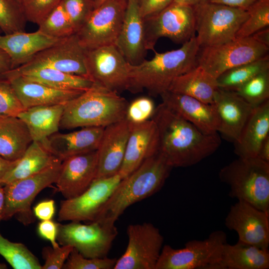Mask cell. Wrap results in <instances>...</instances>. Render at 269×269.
I'll return each mask as SVG.
<instances>
[{"instance_id":"cell-1","label":"cell","mask_w":269,"mask_h":269,"mask_svg":"<svg viewBox=\"0 0 269 269\" xmlns=\"http://www.w3.org/2000/svg\"><path fill=\"white\" fill-rule=\"evenodd\" d=\"M156 126L158 153L172 168L195 165L214 153L221 140L206 134L169 110L162 103L151 118Z\"/></svg>"},{"instance_id":"cell-2","label":"cell","mask_w":269,"mask_h":269,"mask_svg":"<svg viewBox=\"0 0 269 269\" xmlns=\"http://www.w3.org/2000/svg\"><path fill=\"white\" fill-rule=\"evenodd\" d=\"M199 47L195 36L179 48L162 53L154 51L151 59L131 65L128 90L137 93L145 90L151 95L160 96L176 77L197 66Z\"/></svg>"},{"instance_id":"cell-3","label":"cell","mask_w":269,"mask_h":269,"mask_svg":"<svg viewBox=\"0 0 269 269\" xmlns=\"http://www.w3.org/2000/svg\"><path fill=\"white\" fill-rule=\"evenodd\" d=\"M172 169L158 152L146 159L121 180L94 221L115 224L129 206L158 192Z\"/></svg>"},{"instance_id":"cell-4","label":"cell","mask_w":269,"mask_h":269,"mask_svg":"<svg viewBox=\"0 0 269 269\" xmlns=\"http://www.w3.org/2000/svg\"><path fill=\"white\" fill-rule=\"evenodd\" d=\"M129 103L116 92L94 83L64 107L60 127H106L126 119Z\"/></svg>"},{"instance_id":"cell-5","label":"cell","mask_w":269,"mask_h":269,"mask_svg":"<svg viewBox=\"0 0 269 269\" xmlns=\"http://www.w3.org/2000/svg\"><path fill=\"white\" fill-rule=\"evenodd\" d=\"M219 177L229 186L231 197L269 214V163L238 157L220 169Z\"/></svg>"},{"instance_id":"cell-6","label":"cell","mask_w":269,"mask_h":269,"mask_svg":"<svg viewBox=\"0 0 269 269\" xmlns=\"http://www.w3.org/2000/svg\"><path fill=\"white\" fill-rule=\"evenodd\" d=\"M193 8L196 37L200 47L220 45L235 39L239 29L248 16L247 10L208 0Z\"/></svg>"},{"instance_id":"cell-7","label":"cell","mask_w":269,"mask_h":269,"mask_svg":"<svg viewBox=\"0 0 269 269\" xmlns=\"http://www.w3.org/2000/svg\"><path fill=\"white\" fill-rule=\"evenodd\" d=\"M226 233L221 230L212 232L203 240H190L183 248L163 246L155 269H220V263Z\"/></svg>"},{"instance_id":"cell-8","label":"cell","mask_w":269,"mask_h":269,"mask_svg":"<svg viewBox=\"0 0 269 269\" xmlns=\"http://www.w3.org/2000/svg\"><path fill=\"white\" fill-rule=\"evenodd\" d=\"M62 161L58 158L43 170L4 185L2 220H8L15 216L24 225L33 222L34 218L31 210V204L41 190L55 183L61 170Z\"/></svg>"},{"instance_id":"cell-9","label":"cell","mask_w":269,"mask_h":269,"mask_svg":"<svg viewBox=\"0 0 269 269\" xmlns=\"http://www.w3.org/2000/svg\"><path fill=\"white\" fill-rule=\"evenodd\" d=\"M269 48L251 36L213 46L200 47L197 65L217 78L226 71L269 55Z\"/></svg>"},{"instance_id":"cell-10","label":"cell","mask_w":269,"mask_h":269,"mask_svg":"<svg viewBox=\"0 0 269 269\" xmlns=\"http://www.w3.org/2000/svg\"><path fill=\"white\" fill-rule=\"evenodd\" d=\"M127 3L128 0H106L94 8L75 33L85 50L115 44Z\"/></svg>"},{"instance_id":"cell-11","label":"cell","mask_w":269,"mask_h":269,"mask_svg":"<svg viewBox=\"0 0 269 269\" xmlns=\"http://www.w3.org/2000/svg\"><path fill=\"white\" fill-rule=\"evenodd\" d=\"M41 68L53 69L88 77L85 50L75 33L40 51L27 63L0 75L9 79L26 71Z\"/></svg>"},{"instance_id":"cell-12","label":"cell","mask_w":269,"mask_h":269,"mask_svg":"<svg viewBox=\"0 0 269 269\" xmlns=\"http://www.w3.org/2000/svg\"><path fill=\"white\" fill-rule=\"evenodd\" d=\"M143 20L147 50L155 51V44L161 37L182 44L196 36L193 6L170 4L159 13Z\"/></svg>"},{"instance_id":"cell-13","label":"cell","mask_w":269,"mask_h":269,"mask_svg":"<svg viewBox=\"0 0 269 269\" xmlns=\"http://www.w3.org/2000/svg\"><path fill=\"white\" fill-rule=\"evenodd\" d=\"M115 224L101 221L83 224L73 222L59 224L57 239L62 245L73 247L87 258L107 257L118 235Z\"/></svg>"},{"instance_id":"cell-14","label":"cell","mask_w":269,"mask_h":269,"mask_svg":"<svg viewBox=\"0 0 269 269\" xmlns=\"http://www.w3.org/2000/svg\"><path fill=\"white\" fill-rule=\"evenodd\" d=\"M85 64L94 83L118 93L128 90L131 64L115 45L85 50Z\"/></svg>"},{"instance_id":"cell-15","label":"cell","mask_w":269,"mask_h":269,"mask_svg":"<svg viewBox=\"0 0 269 269\" xmlns=\"http://www.w3.org/2000/svg\"><path fill=\"white\" fill-rule=\"evenodd\" d=\"M128 244L114 269H155L164 239L150 223L131 224L127 230Z\"/></svg>"},{"instance_id":"cell-16","label":"cell","mask_w":269,"mask_h":269,"mask_svg":"<svg viewBox=\"0 0 269 269\" xmlns=\"http://www.w3.org/2000/svg\"><path fill=\"white\" fill-rule=\"evenodd\" d=\"M122 179L119 173L108 177L95 178L81 194L61 201L58 220L95 221Z\"/></svg>"},{"instance_id":"cell-17","label":"cell","mask_w":269,"mask_h":269,"mask_svg":"<svg viewBox=\"0 0 269 269\" xmlns=\"http://www.w3.org/2000/svg\"><path fill=\"white\" fill-rule=\"evenodd\" d=\"M225 224L229 229L236 232L238 241L268 250L269 214L238 200L231 206Z\"/></svg>"},{"instance_id":"cell-18","label":"cell","mask_w":269,"mask_h":269,"mask_svg":"<svg viewBox=\"0 0 269 269\" xmlns=\"http://www.w3.org/2000/svg\"><path fill=\"white\" fill-rule=\"evenodd\" d=\"M97 166V150L63 160L55 183L57 190L66 199L80 195L96 178Z\"/></svg>"},{"instance_id":"cell-19","label":"cell","mask_w":269,"mask_h":269,"mask_svg":"<svg viewBox=\"0 0 269 269\" xmlns=\"http://www.w3.org/2000/svg\"><path fill=\"white\" fill-rule=\"evenodd\" d=\"M130 133V123L126 119L104 128L97 149L96 178H105L119 173L123 163Z\"/></svg>"},{"instance_id":"cell-20","label":"cell","mask_w":269,"mask_h":269,"mask_svg":"<svg viewBox=\"0 0 269 269\" xmlns=\"http://www.w3.org/2000/svg\"><path fill=\"white\" fill-rule=\"evenodd\" d=\"M158 152V136L154 122L150 119L139 124L130 123L125 157L119 171L122 179Z\"/></svg>"},{"instance_id":"cell-21","label":"cell","mask_w":269,"mask_h":269,"mask_svg":"<svg viewBox=\"0 0 269 269\" xmlns=\"http://www.w3.org/2000/svg\"><path fill=\"white\" fill-rule=\"evenodd\" d=\"M213 105L219 120L218 132L234 143L236 142L254 107L235 92L219 88Z\"/></svg>"},{"instance_id":"cell-22","label":"cell","mask_w":269,"mask_h":269,"mask_svg":"<svg viewBox=\"0 0 269 269\" xmlns=\"http://www.w3.org/2000/svg\"><path fill=\"white\" fill-rule=\"evenodd\" d=\"M160 96L162 103L169 110L202 132L208 134L218 133L219 120L213 104L168 90Z\"/></svg>"},{"instance_id":"cell-23","label":"cell","mask_w":269,"mask_h":269,"mask_svg":"<svg viewBox=\"0 0 269 269\" xmlns=\"http://www.w3.org/2000/svg\"><path fill=\"white\" fill-rule=\"evenodd\" d=\"M115 45L132 65L144 60L147 50L144 44V25L137 0H128L124 19Z\"/></svg>"},{"instance_id":"cell-24","label":"cell","mask_w":269,"mask_h":269,"mask_svg":"<svg viewBox=\"0 0 269 269\" xmlns=\"http://www.w3.org/2000/svg\"><path fill=\"white\" fill-rule=\"evenodd\" d=\"M104 128L85 127L68 133L57 132L49 136L43 146L63 161L74 155L97 150Z\"/></svg>"},{"instance_id":"cell-25","label":"cell","mask_w":269,"mask_h":269,"mask_svg":"<svg viewBox=\"0 0 269 269\" xmlns=\"http://www.w3.org/2000/svg\"><path fill=\"white\" fill-rule=\"evenodd\" d=\"M61 39L49 36L38 29L32 32L17 31L0 34V48L9 57L12 69L27 63L37 53Z\"/></svg>"},{"instance_id":"cell-26","label":"cell","mask_w":269,"mask_h":269,"mask_svg":"<svg viewBox=\"0 0 269 269\" xmlns=\"http://www.w3.org/2000/svg\"><path fill=\"white\" fill-rule=\"evenodd\" d=\"M7 79L25 109L37 106L66 105L85 91L57 89L21 76Z\"/></svg>"},{"instance_id":"cell-27","label":"cell","mask_w":269,"mask_h":269,"mask_svg":"<svg viewBox=\"0 0 269 269\" xmlns=\"http://www.w3.org/2000/svg\"><path fill=\"white\" fill-rule=\"evenodd\" d=\"M269 136V100L255 107L248 119L234 152L240 157H257L259 149Z\"/></svg>"},{"instance_id":"cell-28","label":"cell","mask_w":269,"mask_h":269,"mask_svg":"<svg viewBox=\"0 0 269 269\" xmlns=\"http://www.w3.org/2000/svg\"><path fill=\"white\" fill-rule=\"evenodd\" d=\"M65 105L37 106L27 108L17 116L25 125L32 141L44 145L57 133Z\"/></svg>"},{"instance_id":"cell-29","label":"cell","mask_w":269,"mask_h":269,"mask_svg":"<svg viewBox=\"0 0 269 269\" xmlns=\"http://www.w3.org/2000/svg\"><path fill=\"white\" fill-rule=\"evenodd\" d=\"M218 89L217 79L197 65L176 77L171 83L168 90L193 97L207 104H213L214 96Z\"/></svg>"},{"instance_id":"cell-30","label":"cell","mask_w":269,"mask_h":269,"mask_svg":"<svg viewBox=\"0 0 269 269\" xmlns=\"http://www.w3.org/2000/svg\"><path fill=\"white\" fill-rule=\"evenodd\" d=\"M220 269H268L269 252L257 246L238 241L223 246Z\"/></svg>"},{"instance_id":"cell-31","label":"cell","mask_w":269,"mask_h":269,"mask_svg":"<svg viewBox=\"0 0 269 269\" xmlns=\"http://www.w3.org/2000/svg\"><path fill=\"white\" fill-rule=\"evenodd\" d=\"M32 140L24 123L17 117H0V156L19 159Z\"/></svg>"},{"instance_id":"cell-32","label":"cell","mask_w":269,"mask_h":269,"mask_svg":"<svg viewBox=\"0 0 269 269\" xmlns=\"http://www.w3.org/2000/svg\"><path fill=\"white\" fill-rule=\"evenodd\" d=\"M57 159L40 143L32 141L23 155L0 180V184L4 186L34 174L51 165Z\"/></svg>"},{"instance_id":"cell-33","label":"cell","mask_w":269,"mask_h":269,"mask_svg":"<svg viewBox=\"0 0 269 269\" xmlns=\"http://www.w3.org/2000/svg\"><path fill=\"white\" fill-rule=\"evenodd\" d=\"M18 76L60 90L86 91L94 84L87 77L50 68L32 70L23 72Z\"/></svg>"},{"instance_id":"cell-34","label":"cell","mask_w":269,"mask_h":269,"mask_svg":"<svg viewBox=\"0 0 269 269\" xmlns=\"http://www.w3.org/2000/svg\"><path fill=\"white\" fill-rule=\"evenodd\" d=\"M269 70L268 55L226 71L216 78L218 87L221 89L234 91L255 76Z\"/></svg>"},{"instance_id":"cell-35","label":"cell","mask_w":269,"mask_h":269,"mask_svg":"<svg viewBox=\"0 0 269 269\" xmlns=\"http://www.w3.org/2000/svg\"><path fill=\"white\" fill-rule=\"evenodd\" d=\"M0 254L14 269H41L38 259L25 246L9 241L0 233Z\"/></svg>"},{"instance_id":"cell-36","label":"cell","mask_w":269,"mask_h":269,"mask_svg":"<svg viewBox=\"0 0 269 269\" xmlns=\"http://www.w3.org/2000/svg\"><path fill=\"white\" fill-rule=\"evenodd\" d=\"M27 21L18 0H0V29L4 34L25 31Z\"/></svg>"},{"instance_id":"cell-37","label":"cell","mask_w":269,"mask_h":269,"mask_svg":"<svg viewBox=\"0 0 269 269\" xmlns=\"http://www.w3.org/2000/svg\"><path fill=\"white\" fill-rule=\"evenodd\" d=\"M38 25V30L53 38H63L75 33L61 2Z\"/></svg>"},{"instance_id":"cell-38","label":"cell","mask_w":269,"mask_h":269,"mask_svg":"<svg viewBox=\"0 0 269 269\" xmlns=\"http://www.w3.org/2000/svg\"><path fill=\"white\" fill-rule=\"evenodd\" d=\"M247 10L248 16L239 29L235 38L250 37L269 27V0H259Z\"/></svg>"},{"instance_id":"cell-39","label":"cell","mask_w":269,"mask_h":269,"mask_svg":"<svg viewBox=\"0 0 269 269\" xmlns=\"http://www.w3.org/2000/svg\"><path fill=\"white\" fill-rule=\"evenodd\" d=\"M234 92L254 107L269 100V70L255 76Z\"/></svg>"},{"instance_id":"cell-40","label":"cell","mask_w":269,"mask_h":269,"mask_svg":"<svg viewBox=\"0 0 269 269\" xmlns=\"http://www.w3.org/2000/svg\"><path fill=\"white\" fill-rule=\"evenodd\" d=\"M26 109L9 81L0 75V117H14Z\"/></svg>"},{"instance_id":"cell-41","label":"cell","mask_w":269,"mask_h":269,"mask_svg":"<svg viewBox=\"0 0 269 269\" xmlns=\"http://www.w3.org/2000/svg\"><path fill=\"white\" fill-rule=\"evenodd\" d=\"M117 259L116 258H87L75 249L71 252L63 268L65 269H113Z\"/></svg>"},{"instance_id":"cell-42","label":"cell","mask_w":269,"mask_h":269,"mask_svg":"<svg viewBox=\"0 0 269 269\" xmlns=\"http://www.w3.org/2000/svg\"><path fill=\"white\" fill-rule=\"evenodd\" d=\"M76 32L81 27L94 9L93 0H61Z\"/></svg>"},{"instance_id":"cell-43","label":"cell","mask_w":269,"mask_h":269,"mask_svg":"<svg viewBox=\"0 0 269 269\" xmlns=\"http://www.w3.org/2000/svg\"><path fill=\"white\" fill-rule=\"evenodd\" d=\"M155 109L154 102L150 98L138 97L129 103L126 119L133 124L143 123L151 118Z\"/></svg>"},{"instance_id":"cell-44","label":"cell","mask_w":269,"mask_h":269,"mask_svg":"<svg viewBox=\"0 0 269 269\" xmlns=\"http://www.w3.org/2000/svg\"><path fill=\"white\" fill-rule=\"evenodd\" d=\"M61 0H27L22 3L27 21L38 25L60 2Z\"/></svg>"},{"instance_id":"cell-45","label":"cell","mask_w":269,"mask_h":269,"mask_svg":"<svg viewBox=\"0 0 269 269\" xmlns=\"http://www.w3.org/2000/svg\"><path fill=\"white\" fill-rule=\"evenodd\" d=\"M74 248L64 245L57 248L45 247L42 250L45 263L41 269H60L63 267Z\"/></svg>"},{"instance_id":"cell-46","label":"cell","mask_w":269,"mask_h":269,"mask_svg":"<svg viewBox=\"0 0 269 269\" xmlns=\"http://www.w3.org/2000/svg\"><path fill=\"white\" fill-rule=\"evenodd\" d=\"M173 0H137L143 19L154 15L168 6Z\"/></svg>"},{"instance_id":"cell-47","label":"cell","mask_w":269,"mask_h":269,"mask_svg":"<svg viewBox=\"0 0 269 269\" xmlns=\"http://www.w3.org/2000/svg\"><path fill=\"white\" fill-rule=\"evenodd\" d=\"M59 224L51 220H43L37 226L38 235L43 239L49 241L53 248L59 247L56 242Z\"/></svg>"},{"instance_id":"cell-48","label":"cell","mask_w":269,"mask_h":269,"mask_svg":"<svg viewBox=\"0 0 269 269\" xmlns=\"http://www.w3.org/2000/svg\"><path fill=\"white\" fill-rule=\"evenodd\" d=\"M55 212V202L53 200L41 201L33 208V214L41 221L51 220Z\"/></svg>"},{"instance_id":"cell-49","label":"cell","mask_w":269,"mask_h":269,"mask_svg":"<svg viewBox=\"0 0 269 269\" xmlns=\"http://www.w3.org/2000/svg\"><path fill=\"white\" fill-rule=\"evenodd\" d=\"M213 3L247 10L259 0H208Z\"/></svg>"},{"instance_id":"cell-50","label":"cell","mask_w":269,"mask_h":269,"mask_svg":"<svg viewBox=\"0 0 269 269\" xmlns=\"http://www.w3.org/2000/svg\"><path fill=\"white\" fill-rule=\"evenodd\" d=\"M251 37L259 43L269 48V27L256 32Z\"/></svg>"},{"instance_id":"cell-51","label":"cell","mask_w":269,"mask_h":269,"mask_svg":"<svg viewBox=\"0 0 269 269\" xmlns=\"http://www.w3.org/2000/svg\"><path fill=\"white\" fill-rule=\"evenodd\" d=\"M11 69V60L5 52L0 48V74Z\"/></svg>"},{"instance_id":"cell-52","label":"cell","mask_w":269,"mask_h":269,"mask_svg":"<svg viewBox=\"0 0 269 269\" xmlns=\"http://www.w3.org/2000/svg\"><path fill=\"white\" fill-rule=\"evenodd\" d=\"M257 157L263 161L269 163V136L262 143Z\"/></svg>"},{"instance_id":"cell-53","label":"cell","mask_w":269,"mask_h":269,"mask_svg":"<svg viewBox=\"0 0 269 269\" xmlns=\"http://www.w3.org/2000/svg\"><path fill=\"white\" fill-rule=\"evenodd\" d=\"M16 160L10 161L0 156V180L15 164Z\"/></svg>"},{"instance_id":"cell-54","label":"cell","mask_w":269,"mask_h":269,"mask_svg":"<svg viewBox=\"0 0 269 269\" xmlns=\"http://www.w3.org/2000/svg\"><path fill=\"white\" fill-rule=\"evenodd\" d=\"M205 0H173L171 4L194 6Z\"/></svg>"},{"instance_id":"cell-55","label":"cell","mask_w":269,"mask_h":269,"mask_svg":"<svg viewBox=\"0 0 269 269\" xmlns=\"http://www.w3.org/2000/svg\"><path fill=\"white\" fill-rule=\"evenodd\" d=\"M4 205V192L3 186L0 184V222L2 220V213Z\"/></svg>"},{"instance_id":"cell-56","label":"cell","mask_w":269,"mask_h":269,"mask_svg":"<svg viewBox=\"0 0 269 269\" xmlns=\"http://www.w3.org/2000/svg\"><path fill=\"white\" fill-rule=\"evenodd\" d=\"M106 0H98L95 3H94V8L98 6L99 5H100L101 3H102L104 1Z\"/></svg>"},{"instance_id":"cell-57","label":"cell","mask_w":269,"mask_h":269,"mask_svg":"<svg viewBox=\"0 0 269 269\" xmlns=\"http://www.w3.org/2000/svg\"><path fill=\"white\" fill-rule=\"evenodd\" d=\"M6 268V266L4 264L0 263V269H5Z\"/></svg>"},{"instance_id":"cell-58","label":"cell","mask_w":269,"mask_h":269,"mask_svg":"<svg viewBox=\"0 0 269 269\" xmlns=\"http://www.w3.org/2000/svg\"><path fill=\"white\" fill-rule=\"evenodd\" d=\"M22 4L27 0H18Z\"/></svg>"},{"instance_id":"cell-59","label":"cell","mask_w":269,"mask_h":269,"mask_svg":"<svg viewBox=\"0 0 269 269\" xmlns=\"http://www.w3.org/2000/svg\"><path fill=\"white\" fill-rule=\"evenodd\" d=\"M98 0H93L94 3L97 1Z\"/></svg>"},{"instance_id":"cell-60","label":"cell","mask_w":269,"mask_h":269,"mask_svg":"<svg viewBox=\"0 0 269 269\" xmlns=\"http://www.w3.org/2000/svg\"><path fill=\"white\" fill-rule=\"evenodd\" d=\"M1 32H2V31H1V29H0V33H1Z\"/></svg>"}]
</instances>
